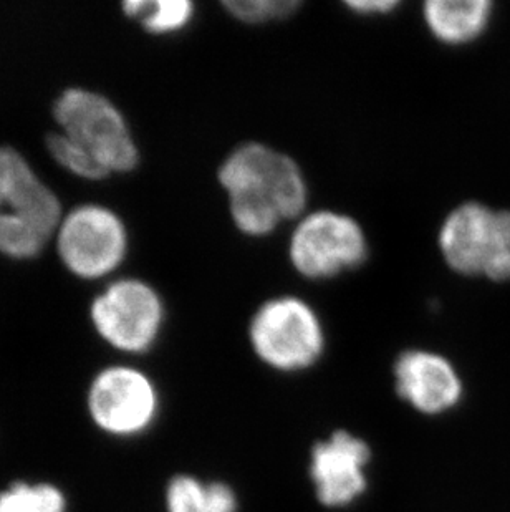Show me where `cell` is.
I'll list each match as a JSON object with an SVG mask.
<instances>
[{
    "mask_svg": "<svg viewBox=\"0 0 510 512\" xmlns=\"http://www.w3.org/2000/svg\"><path fill=\"white\" fill-rule=\"evenodd\" d=\"M396 392L423 413H443L461 398L462 383L453 365L438 353L408 350L395 363Z\"/></svg>",
    "mask_w": 510,
    "mask_h": 512,
    "instance_id": "obj_9",
    "label": "cell"
},
{
    "mask_svg": "<svg viewBox=\"0 0 510 512\" xmlns=\"http://www.w3.org/2000/svg\"><path fill=\"white\" fill-rule=\"evenodd\" d=\"M370 254L360 223L337 211H315L300 218L289 241L290 264L310 281H325L363 266Z\"/></svg>",
    "mask_w": 510,
    "mask_h": 512,
    "instance_id": "obj_3",
    "label": "cell"
},
{
    "mask_svg": "<svg viewBox=\"0 0 510 512\" xmlns=\"http://www.w3.org/2000/svg\"><path fill=\"white\" fill-rule=\"evenodd\" d=\"M123 10L153 34L183 30L194 17V4L189 0H131L123 4Z\"/></svg>",
    "mask_w": 510,
    "mask_h": 512,
    "instance_id": "obj_14",
    "label": "cell"
},
{
    "mask_svg": "<svg viewBox=\"0 0 510 512\" xmlns=\"http://www.w3.org/2000/svg\"><path fill=\"white\" fill-rule=\"evenodd\" d=\"M370 448L347 431H337L312 451V474L320 503L342 508L353 503L366 488L365 468Z\"/></svg>",
    "mask_w": 510,
    "mask_h": 512,
    "instance_id": "obj_8",
    "label": "cell"
},
{
    "mask_svg": "<svg viewBox=\"0 0 510 512\" xmlns=\"http://www.w3.org/2000/svg\"><path fill=\"white\" fill-rule=\"evenodd\" d=\"M496 211L484 204L464 203L444 219L439 231L443 259L459 276H484L494 236Z\"/></svg>",
    "mask_w": 510,
    "mask_h": 512,
    "instance_id": "obj_10",
    "label": "cell"
},
{
    "mask_svg": "<svg viewBox=\"0 0 510 512\" xmlns=\"http://www.w3.org/2000/svg\"><path fill=\"white\" fill-rule=\"evenodd\" d=\"M249 339L255 355L280 372H299L322 357L325 332L312 305L294 295H280L260 305Z\"/></svg>",
    "mask_w": 510,
    "mask_h": 512,
    "instance_id": "obj_2",
    "label": "cell"
},
{
    "mask_svg": "<svg viewBox=\"0 0 510 512\" xmlns=\"http://www.w3.org/2000/svg\"><path fill=\"white\" fill-rule=\"evenodd\" d=\"M67 511V496L55 484L17 481L0 491V512Z\"/></svg>",
    "mask_w": 510,
    "mask_h": 512,
    "instance_id": "obj_15",
    "label": "cell"
},
{
    "mask_svg": "<svg viewBox=\"0 0 510 512\" xmlns=\"http://www.w3.org/2000/svg\"><path fill=\"white\" fill-rule=\"evenodd\" d=\"M484 277L496 282L510 281V211H496Z\"/></svg>",
    "mask_w": 510,
    "mask_h": 512,
    "instance_id": "obj_19",
    "label": "cell"
},
{
    "mask_svg": "<svg viewBox=\"0 0 510 512\" xmlns=\"http://www.w3.org/2000/svg\"><path fill=\"white\" fill-rule=\"evenodd\" d=\"M229 198L232 223L244 236L265 237L282 221L302 218L308 186L290 156L262 145L237 146L217 171Z\"/></svg>",
    "mask_w": 510,
    "mask_h": 512,
    "instance_id": "obj_1",
    "label": "cell"
},
{
    "mask_svg": "<svg viewBox=\"0 0 510 512\" xmlns=\"http://www.w3.org/2000/svg\"><path fill=\"white\" fill-rule=\"evenodd\" d=\"M47 143H49V150L53 158L63 168H67L70 173L87 179L105 178L108 174V171L85 148H82L77 141H73L65 133H53L49 136Z\"/></svg>",
    "mask_w": 510,
    "mask_h": 512,
    "instance_id": "obj_18",
    "label": "cell"
},
{
    "mask_svg": "<svg viewBox=\"0 0 510 512\" xmlns=\"http://www.w3.org/2000/svg\"><path fill=\"white\" fill-rule=\"evenodd\" d=\"M299 0H226L222 7L242 24L259 25L284 20L300 9Z\"/></svg>",
    "mask_w": 510,
    "mask_h": 512,
    "instance_id": "obj_17",
    "label": "cell"
},
{
    "mask_svg": "<svg viewBox=\"0 0 510 512\" xmlns=\"http://www.w3.org/2000/svg\"><path fill=\"white\" fill-rule=\"evenodd\" d=\"M4 204H9L12 213L27 219L47 236L57 228L60 219L57 196L9 146L0 148V208Z\"/></svg>",
    "mask_w": 510,
    "mask_h": 512,
    "instance_id": "obj_11",
    "label": "cell"
},
{
    "mask_svg": "<svg viewBox=\"0 0 510 512\" xmlns=\"http://www.w3.org/2000/svg\"><path fill=\"white\" fill-rule=\"evenodd\" d=\"M53 112L63 133L85 148L108 173L135 168L138 150L130 128L105 97L72 88L58 98Z\"/></svg>",
    "mask_w": 510,
    "mask_h": 512,
    "instance_id": "obj_4",
    "label": "cell"
},
{
    "mask_svg": "<svg viewBox=\"0 0 510 512\" xmlns=\"http://www.w3.org/2000/svg\"><path fill=\"white\" fill-rule=\"evenodd\" d=\"M168 512H236V494L222 483H201L193 476H176L166 489Z\"/></svg>",
    "mask_w": 510,
    "mask_h": 512,
    "instance_id": "obj_13",
    "label": "cell"
},
{
    "mask_svg": "<svg viewBox=\"0 0 510 512\" xmlns=\"http://www.w3.org/2000/svg\"><path fill=\"white\" fill-rule=\"evenodd\" d=\"M44 232L12 211H0V252L14 259L37 256L44 246Z\"/></svg>",
    "mask_w": 510,
    "mask_h": 512,
    "instance_id": "obj_16",
    "label": "cell"
},
{
    "mask_svg": "<svg viewBox=\"0 0 510 512\" xmlns=\"http://www.w3.org/2000/svg\"><path fill=\"white\" fill-rule=\"evenodd\" d=\"M494 5L489 0H428L423 17L434 39L448 45L469 44L484 32Z\"/></svg>",
    "mask_w": 510,
    "mask_h": 512,
    "instance_id": "obj_12",
    "label": "cell"
},
{
    "mask_svg": "<svg viewBox=\"0 0 510 512\" xmlns=\"http://www.w3.org/2000/svg\"><path fill=\"white\" fill-rule=\"evenodd\" d=\"M87 406L98 430L115 438H133L153 425L159 398L145 373L131 367H110L98 373L90 385Z\"/></svg>",
    "mask_w": 510,
    "mask_h": 512,
    "instance_id": "obj_6",
    "label": "cell"
},
{
    "mask_svg": "<svg viewBox=\"0 0 510 512\" xmlns=\"http://www.w3.org/2000/svg\"><path fill=\"white\" fill-rule=\"evenodd\" d=\"M348 10L358 15H388L400 7L398 0H352L345 2Z\"/></svg>",
    "mask_w": 510,
    "mask_h": 512,
    "instance_id": "obj_20",
    "label": "cell"
},
{
    "mask_svg": "<svg viewBox=\"0 0 510 512\" xmlns=\"http://www.w3.org/2000/svg\"><path fill=\"white\" fill-rule=\"evenodd\" d=\"M92 322L111 347L126 353L148 352L163 329V300L150 284L121 279L95 299Z\"/></svg>",
    "mask_w": 510,
    "mask_h": 512,
    "instance_id": "obj_5",
    "label": "cell"
},
{
    "mask_svg": "<svg viewBox=\"0 0 510 512\" xmlns=\"http://www.w3.org/2000/svg\"><path fill=\"white\" fill-rule=\"evenodd\" d=\"M125 224L110 209L87 204L73 209L58 231L63 264L83 279H98L115 271L126 256Z\"/></svg>",
    "mask_w": 510,
    "mask_h": 512,
    "instance_id": "obj_7",
    "label": "cell"
}]
</instances>
